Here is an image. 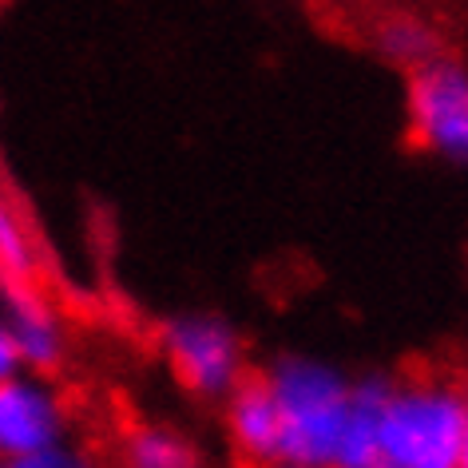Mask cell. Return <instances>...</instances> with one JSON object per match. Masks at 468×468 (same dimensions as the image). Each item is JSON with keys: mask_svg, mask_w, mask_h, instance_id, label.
Returning a JSON list of instances; mask_svg holds the SVG:
<instances>
[{"mask_svg": "<svg viewBox=\"0 0 468 468\" xmlns=\"http://www.w3.org/2000/svg\"><path fill=\"white\" fill-rule=\"evenodd\" d=\"M266 381L282 409V456L278 461L334 468L346 425L354 417L357 381L310 354H282L266 369Z\"/></svg>", "mask_w": 468, "mask_h": 468, "instance_id": "1", "label": "cell"}, {"mask_svg": "<svg viewBox=\"0 0 468 468\" xmlns=\"http://www.w3.org/2000/svg\"><path fill=\"white\" fill-rule=\"evenodd\" d=\"M464 389L441 378L389 385L381 409V468H464Z\"/></svg>", "mask_w": 468, "mask_h": 468, "instance_id": "2", "label": "cell"}, {"mask_svg": "<svg viewBox=\"0 0 468 468\" xmlns=\"http://www.w3.org/2000/svg\"><path fill=\"white\" fill-rule=\"evenodd\" d=\"M159 354L171 378L198 401H227L247 381V346L222 314L191 310L159 325Z\"/></svg>", "mask_w": 468, "mask_h": 468, "instance_id": "3", "label": "cell"}, {"mask_svg": "<svg viewBox=\"0 0 468 468\" xmlns=\"http://www.w3.org/2000/svg\"><path fill=\"white\" fill-rule=\"evenodd\" d=\"M409 135L425 155L468 171V68L432 56L409 72L405 88Z\"/></svg>", "mask_w": 468, "mask_h": 468, "instance_id": "4", "label": "cell"}, {"mask_svg": "<svg viewBox=\"0 0 468 468\" xmlns=\"http://www.w3.org/2000/svg\"><path fill=\"white\" fill-rule=\"evenodd\" d=\"M68 432V409L44 373H16L0 381V452L20 456L60 444Z\"/></svg>", "mask_w": 468, "mask_h": 468, "instance_id": "5", "label": "cell"}, {"mask_svg": "<svg viewBox=\"0 0 468 468\" xmlns=\"http://www.w3.org/2000/svg\"><path fill=\"white\" fill-rule=\"evenodd\" d=\"M0 337L16 346L25 373H56L68 354V330L60 310L48 294H40L32 282H8L5 286V325Z\"/></svg>", "mask_w": 468, "mask_h": 468, "instance_id": "6", "label": "cell"}, {"mask_svg": "<svg viewBox=\"0 0 468 468\" xmlns=\"http://www.w3.org/2000/svg\"><path fill=\"white\" fill-rule=\"evenodd\" d=\"M227 437L247 461L274 464L282 456V409L266 378H247L227 397Z\"/></svg>", "mask_w": 468, "mask_h": 468, "instance_id": "7", "label": "cell"}, {"mask_svg": "<svg viewBox=\"0 0 468 468\" xmlns=\"http://www.w3.org/2000/svg\"><path fill=\"white\" fill-rule=\"evenodd\" d=\"M389 385L393 381L385 378L357 381L354 417L346 425L334 468H381V409H385V397H389Z\"/></svg>", "mask_w": 468, "mask_h": 468, "instance_id": "8", "label": "cell"}, {"mask_svg": "<svg viewBox=\"0 0 468 468\" xmlns=\"http://www.w3.org/2000/svg\"><path fill=\"white\" fill-rule=\"evenodd\" d=\"M123 468H203L198 449L179 429L147 420L135 425L123 441Z\"/></svg>", "mask_w": 468, "mask_h": 468, "instance_id": "9", "label": "cell"}, {"mask_svg": "<svg viewBox=\"0 0 468 468\" xmlns=\"http://www.w3.org/2000/svg\"><path fill=\"white\" fill-rule=\"evenodd\" d=\"M378 48L385 60H393L401 68H420L437 56V40H432V32L417 16H389L378 28Z\"/></svg>", "mask_w": 468, "mask_h": 468, "instance_id": "10", "label": "cell"}, {"mask_svg": "<svg viewBox=\"0 0 468 468\" xmlns=\"http://www.w3.org/2000/svg\"><path fill=\"white\" fill-rule=\"evenodd\" d=\"M37 262H40V250L32 230L13 207H5L0 210V266H5V278L8 282H32Z\"/></svg>", "mask_w": 468, "mask_h": 468, "instance_id": "11", "label": "cell"}, {"mask_svg": "<svg viewBox=\"0 0 468 468\" xmlns=\"http://www.w3.org/2000/svg\"><path fill=\"white\" fill-rule=\"evenodd\" d=\"M5 468H91L72 444H48L37 452H20V456H5Z\"/></svg>", "mask_w": 468, "mask_h": 468, "instance_id": "12", "label": "cell"}, {"mask_svg": "<svg viewBox=\"0 0 468 468\" xmlns=\"http://www.w3.org/2000/svg\"><path fill=\"white\" fill-rule=\"evenodd\" d=\"M266 468H325V464H302V461H274V464H266Z\"/></svg>", "mask_w": 468, "mask_h": 468, "instance_id": "13", "label": "cell"}, {"mask_svg": "<svg viewBox=\"0 0 468 468\" xmlns=\"http://www.w3.org/2000/svg\"><path fill=\"white\" fill-rule=\"evenodd\" d=\"M464 405H468V381H464ZM464 468H468V452H464Z\"/></svg>", "mask_w": 468, "mask_h": 468, "instance_id": "14", "label": "cell"}]
</instances>
